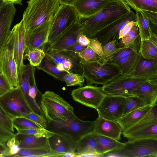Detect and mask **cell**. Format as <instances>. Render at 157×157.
Returning a JSON list of instances; mask_svg holds the SVG:
<instances>
[{
	"instance_id": "16",
	"label": "cell",
	"mask_w": 157,
	"mask_h": 157,
	"mask_svg": "<svg viewBox=\"0 0 157 157\" xmlns=\"http://www.w3.org/2000/svg\"><path fill=\"white\" fill-rule=\"evenodd\" d=\"M54 16L45 21L30 34L25 36L26 47L24 53L36 49L44 51V49L48 44V36Z\"/></svg>"
},
{
	"instance_id": "23",
	"label": "cell",
	"mask_w": 157,
	"mask_h": 157,
	"mask_svg": "<svg viewBox=\"0 0 157 157\" xmlns=\"http://www.w3.org/2000/svg\"><path fill=\"white\" fill-rule=\"evenodd\" d=\"M129 75L133 77L147 78L157 76V60L147 59L140 55L136 66Z\"/></svg>"
},
{
	"instance_id": "42",
	"label": "cell",
	"mask_w": 157,
	"mask_h": 157,
	"mask_svg": "<svg viewBox=\"0 0 157 157\" xmlns=\"http://www.w3.org/2000/svg\"><path fill=\"white\" fill-rule=\"evenodd\" d=\"M139 32L136 22L128 32L122 38L119 40L117 43L120 48L122 46L128 45L133 42L139 35Z\"/></svg>"
},
{
	"instance_id": "18",
	"label": "cell",
	"mask_w": 157,
	"mask_h": 157,
	"mask_svg": "<svg viewBox=\"0 0 157 157\" xmlns=\"http://www.w3.org/2000/svg\"><path fill=\"white\" fill-rule=\"evenodd\" d=\"M51 152L59 157V154L69 153L77 155L76 142L68 136L61 133L54 132L48 138Z\"/></svg>"
},
{
	"instance_id": "21",
	"label": "cell",
	"mask_w": 157,
	"mask_h": 157,
	"mask_svg": "<svg viewBox=\"0 0 157 157\" xmlns=\"http://www.w3.org/2000/svg\"><path fill=\"white\" fill-rule=\"evenodd\" d=\"M110 0H77L72 5L79 16L88 17L101 10Z\"/></svg>"
},
{
	"instance_id": "50",
	"label": "cell",
	"mask_w": 157,
	"mask_h": 157,
	"mask_svg": "<svg viewBox=\"0 0 157 157\" xmlns=\"http://www.w3.org/2000/svg\"><path fill=\"white\" fill-rule=\"evenodd\" d=\"M14 89L2 74L0 75V96Z\"/></svg>"
},
{
	"instance_id": "51",
	"label": "cell",
	"mask_w": 157,
	"mask_h": 157,
	"mask_svg": "<svg viewBox=\"0 0 157 157\" xmlns=\"http://www.w3.org/2000/svg\"><path fill=\"white\" fill-rule=\"evenodd\" d=\"M88 46L101 56L102 54V46L101 43L96 38H89Z\"/></svg>"
},
{
	"instance_id": "1",
	"label": "cell",
	"mask_w": 157,
	"mask_h": 157,
	"mask_svg": "<svg viewBox=\"0 0 157 157\" xmlns=\"http://www.w3.org/2000/svg\"><path fill=\"white\" fill-rule=\"evenodd\" d=\"M124 0H110L100 11L88 17L79 16L77 23L82 33L94 38L101 30L131 11Z\"/></svg>"
},
{
	"instance_id": "40",
	"label": "cell",
	"mask_w": 157,
	"mask_h": 157,
	"mask_svg": "<svg viewBox=\"0 0 157 157\" xmlns=\"http://www.w3.org/2000/svg\"><path fill=\"white\" fill-rule=\"evenodd\" d=\"M85 81L83 75L71 73H67L64 76L63 81L65 82L67 86H83Z\"/></svg>"
},
{
	"instance_id": "10",
	"label": "cell",
	"mask_w": 157,
	"mask_h": 157,
	"mask_svg": "<svg viewBox=\"0 0 157 157\" xmlns=\"http://www.w3.org/2000/svg\"><path fill=\"white\" fill-rule=\"evenodd\" d=\"M14 38L13 28L0 54V75L5 76L13 88L19 87L17 66L13 55Z\"/></svg>"
},
{
	"instance_id": "60",
	"label": "cell",
	"mask_w": 157,
	"mask_h": 157,
	"mask_svg": "<svg viewBox=\"0 0 157 157\" xmlns=\"http://www.w3.org/2000/svg\"><path fill=\"white\" fill-rule=\"evenodd\" d=\"M14 136L10 139L6 143L7 146L9 148L15 144L16 140Z\"/></svg>"
},
{
	"instance_id": "28",
	"label": "cell",
	"mask_w": 157,
	"mask_h": 157,
	"mask_svg": "<svg viewBox=\"0 0 157 157\" xmlns=\"http://www.w3.org/2000/svg\"><path fill=\"white\" fill-rule=\"evenodd\" d=\"M96 147L95 139L92 135L88 133L76 142V157L82 155L97 153Z\"/></svg>"
},
{
	"instance_id": "14",
	"label": "cell",
	"mask_w": 157,
	"mask_h": 157,
	"mask_svg": "<svg viewBox=\"0 0 157 157\" xmlns=\"http://www.w3.org/2000/svg\"><path fill=\"white\" fill-rule=\"evenodd\" d=\"M131 21L136 22V14L132 11L101 30L94 38H96L102 46L113 40L116 41L117 44L119 40L120 31Z\"/></svg>"
},
{
	"instance_id": "9",
	"label": "cell",
	"mask_w": 157,
	"mask_h": 157,
	"mask_svg": "<svg viewBox=\"0 0 157 157\" xmlns=\"http://www.w3.org/2000/svg\"><path fill=\"white\" fill-rule=\"evenodd\" d=\"M45 52L46 55L52 59L59 70L83 75V59L79 53L48 48Z\"/></svg>"
},
{
	"instance_id": "24",
	"label": "cell",
	"mask_w": 157,
	"mask_h": 157,
	"mask_svg": "<svg viewBox=\"0 0 157 157\" xmlns=\"http://www.w3.org/2000/svg\"><path fill=\"white\" fill-rule=\"evenodd\" d=\"M82 33L77 22L65 32L56 42L49 45L48 48L64 50L76 43L77 37Z\"/></svg>"
},
{
	"instance_id": "34",
	"label": "cell",
	"mask_w": 157,
	"mask_h": 157,
	"mask_svg": "<svg viewBox=\"0 0 157 157\" xmlns=\"http://www.w3.org/2000/svg\"><path fill=\"white\" fill-rule=\"evenodd\" d=\"M135 11L143 10L157 12V0H124Z\"/></svg>"
},
{
	"instance_id": "39",
	"label": "cell",
	"mask_w": 157,
	"mask_h": 157,
	"mask_svg": "<svg viewBox=\"0 0 157 157\" xmlns=\"http://www.w3.org/2000/svg\"><path fill=\"white\" fill-rule=\"evenodd\" d=\"M125 99L126 103L123 116L132 111L147 105L144 101L135 96L126 97Z\"/></svg>"
},
{
	"instance_id": "26",
	"label": "cell",
	"mask_w": 157,
	"mask_h": 157,
	"mask_svg": "<svg viewBox=\"0 0 157 157\" xmlns=\"http://www.w3.org/2000/svg\"><path fill=\"white\" fill-rule=\"evenodd\" d=\"M95 139L97 144L96 152L99 154L105 153L121 147L124 143L111 138L90 132Z\"/></svg>"
},
{
	"instance_id": "4",
	"label": "cell",
	"mask_w": 157,
	"mask_h": 157,
	"mask_svg": "<svg viewBox=\"0 0 157 157\" xmlns=\"http://www.w3.org/2000/svg\"><path fill=\"white\" fill-rule=\"evenodd\" d=\"M82 66L83 75L87 85H103L121 74L118 66L110 60L103 63L99 61L88 62L83 59Z\"/></svg>"
},
{
	"instance_id": "57",
	"label": "cell",
	"mask_w": 157,
	"mask_h": 157,
	"mask_svg": "<svg viewBox=\"0 0 157 157\" xmlns=\"http://www.w3.org/2000/svg\"><path fill=\"white\" fill-rule=\"evenodd\" d=\"M147 40L157 47V34L152 33L151 36Z\"/></svg>"
},
{
	"instance_id": "41",
	"label": "cell",
	"mask_w": 157,
	"mask_h": 157,
	"mask_svg": "<svg viewBox=\"0 0 157 157\" xmlns=\"http://www.w3.org/2000/svg\"><path fill=\"white\" fill-rule=\"evenodd\" d=\"M16 134H24L33 135L37 137L48 138L53 135L54 132L44 128H29L25 129H17Z\"/></svg>"
},
{
	"instance_id": "17",
	"label": "cell",
	"mask_w": 157,
	"mask_h": 157,
	"mask_svg": "<svg viewBox=\"0 0 157 157\" xmlns=\"http://www.w3.org/2000/svg\"><path fill=\"white\" fill-rule=\"evenodd\" d=\"M16 10L14 4L5 1L0 8V54L6 43Z\"/></svg>"
},
{
	"instance_id": "49",
	"label": "cell",
	"mask_w": 157,
	"mask_h": 157,
	"mask_svg": "<svg viewBox=\"0 0 157 157\" xmlns=\"http://www.w3.org/2000/svg\"><path fill=\"white\" fill-rule=\"evenodd\" d=\"M14 132L0 124V141L6 144L9 140L15 136Z\"/></svg>"
},
{
	"instance_id": "61",
	"label": "cell",
	"mask_w": 157,
	"mask_h": 157,
	"mask_svg": "<svg viewBox=\"0 0 157 157\" xmlns=\"http://www.w3.org/2000/svg\"><path fill=\"white\" fill-rule=\"evenodd\" d=\"M59 157H76L77 155L71 153H66L59 154Z\"/></svg>"
},
{
	"instance_id": "29",
	"label": "cell",
	"mask_w": 157,
	"mask_h": 157,
	"mask_svg": "<svg viewBox=\"0 0 157 157\" xmlns=\"http://www.w3.org/2000/svg\"><path fill=\"white\" fill-rule=\"evenodd\" d=\"M122 134L128 141L148 138L157 139V123L129 133H122Z\"/></svg>"
},
{
	"instance_id": "63",
	"label": "cell",
	"mask_w": 157,
	"mask_h": 157,
	"mask_svg": "<svg viewBox=\"0 0 157 157\" xmlns=\"http://www.w3.org/2000/svg\"><path fill=\"white\" fill-rule=\"evenodd\" d=\"M5 1L4 0H0V8L3 5Z\"/></svg>"
},
{
	"instance_id": "22",
	"label": "cell",
	"mask_w": 157,
	"mask_h": 157,
	"mask_svg": "<svg viewBox=\"0 0 157 157\" xmlns=\"http://www.w3.org/2000/svg\"><path fill=\"white\" fill-rule=\"evenodd\" d=\"M32 69L33 66L29 63L24 65L21 81L19 83V87L33 111L38 114L42 115L39 105L37 103H36L29 95Z\"/></svg>"
},
{
	"instance_id": "37",
	"label": "cell",
	"mask_w": 157,
	"mask_h": 157,
	"mask_svg": "<svg viewBox=\"0 0 157 157\" xmlns=\"http://www.w3.org/2000/svg\"><path fill=\"white\" fill-rule=\"evenodd\" d=\"M140 53L144 58L157 60V47L148 40L141 41Z\"/></svg>"
},
{
	"instance_id": "59",
	"label": "cell",
	"mask_w": 157,
	"mask_h": 157,
	"mask_svg": "<svg viewBox=\"0 0 157 157\" xmlns=\"http://www.w3.org/2000/svg\"><path fill=\"white\" fill-rule=\"evenodd\" d=\"M60 5L65 4L72 5L77 0H58Z\"/></svg>"
},
{
	"instance_id": "53",
	"label": "cell",
	"mask_w": 157,
	"mask_h": 157,
	"mask_svg": "<svg viewBox=\"0 0 157 157\" xmlns=\"http://www.w3.org/2000/svg\"><path fill=\"white\" fill-rule=\"evenodd\" d=\"M77 43L83 46H88L90 40L89 38L83 34H81L77 36L76 38Z\"/></svg>"
},
{
	"instance_id": "44",
	"label": "cell",
	"mask_w": 157,
	"mask_h": 157,
	"mask_svg": "<svg viewBox=\"0 0 157 157\" xmlns=\"http://www.w3.org/2000/svg\"><path fill=\"white\" fill-rule=\"evenodd\" d=\"M140 11L148 20L152 33L157 34V12L145 10Z\"/></svg>"
},
{
	"instance_id": "27",
	"label": "cell",
	"mask_w": 157,
	"mask_h": 157,
	"mask_svg": "<svg viewBox=\"0 0 157 157\" xmlns=\"http://www.w3.org/2000/svg\"><path fill=\"white\" fill-rule=\"evenodd\" d=\"M153 106L146 105L123 116L118 122L121 127L122 132L126 131L138 122Z\"/></svg>"
},
{
	"instance_id": "62",
	"label": "cell",
	"mask_w": 157,
	"mask_h": 157,
	"mask_svg": "<svg viewBox=\"0 0 157 157\" xmlns=\"http://www.w3.org/2000/svg\"><path fill=\"white\" fill-rule=\"evenodd\" d=\"M5 1L11 2L13 4L22 5V1L23 0H4Z\"/></svg>"
},
{
	"instance_id": "55",
	"label": "cell",
	"mask_w": 157,
	"mask_h": 157,
	"mask_svg": "<svg viewBox=\"0 0 157 157\" xmlns=\"http://www.w3.org/2000/svg\"><path fill=\"white\" fill-rule=\"evenodd\" d=\"M20 149L19 145L15 144L10 147L8 153L4 157H11L12 155L18 153Z\"/></svg>"
},
{
	"instance_id": "46",
	"label": "cell",
	"mask_w": 157,
	"mask_h": 157,
	"mask_svg": "<svg viewBox=\"0 0 157 157\" xmlns=\"http://www.w3.org/2000/svg\"><path fill=\"white\" fill-rule=\"evenodd\" d=\"M13 120L0 107V124L14 132Z\"/></svg>"
},
{
	"instance_id": "58",
	"label": "cell",
	"mask_w": 157,
	"mask_h": 157,
	"mask_svg": "<svg viewBox=\"0 0 157 157\" xmlns=\"http://www.w3.org/2000/svg\"><path fill=\"white\" fill-rule=\"evenodd\" d=\"M104 154L98 153L87 154L79 155L78 157H104Z\"/></svg>"
},
{
	"instance_id": "45",
	"label": "cell",
	"mask_w": 157,
	"mask_h": 157,
	"mask_svg": "<svg viewBox=\"0 0 157 157\" xmlns=\"http://www.w3.org/2000/svg\"><path fill=\"white\" fill-rule=\"evenodd\" d=\"M79 54L83 59L86 62L101 61L100 56L88 46L83 51L79 53Z\"/></svg>"
},
{
	"instance_id": "12",
	"label": "cell",
	"mask_w": 157,
	"mask_h": 157,
	"mask_svg": "<svg viewBox=\"0 0 157 157\" xmlns=\"http://www.w3.org/2000/svg\"><path fill=\"white\" fill-rule=\"evenodd\" d=\"M125 97L105 94L97 109L98 116L118 122L122 117Z\"/></svg>"
},
{
	"instance_id": "7",
	"label": "cell",
	"mask_w": 157,
	"mask_h": 157,
	"mask_svg": "<svg viewBox=\"0 0 157 157\" xmlns=\"http://www.w3.org/2000/svg\"><path fill=\"white\" fill-rule=\"evenodd\" d=\"M94 124V121H84L76 116L73 119L67 121L47 122L46 129L63 134L76 142L93 130Z\"/></svg>"
},
{
	"instance_id": "35",
	"label": "cell",
	"mask_w": 157,
	"mask_h": 157,
	"mask_svg": "<svg viewBox=\"0 0 157 157\" xmlns=\"http://www.w3.org/2000/svg\"><path fill=\"white\" fill-rule=\"evenodd\" d=\"M136 22L141 40H147L152 33L151 30L149 22L140 11H136Z\"/></svg>"
},
{
	"instance_id": "30",
	"label": "cell",
	"mask_w": 157,
	"mask_h": 157,
	"mask_svg": "<svg viewBox=\"0 0 157 157\" xmlns=\"http://www.w3.org/2000/svg\"><path fill=\"white\" fill-rule=\"evenodd\" d=\"M140 56V53L134 52L121 58L114 63L118 67L121 74L129 75L135 68Z\"/></svg>"
},
{
	"instance_id": "25",
	"label": "cell",
	"mask_w": 157,
	"mask_h": 157,
	"mask_svg": "<svg viewBox=\"0 0 157 157\" xmlns=\"http://www.w3.org/2000/svg\"><path fill=\"white\" fill-rule=\"evenodd\" d=\"M14 137L15 144L19 145L20 149H29L49 146L48 138L46 137L16 134Z\"/></svg>"
},
{
	"instance_id": "38",
	"label": "cell",
	"mask_w": 157,
	"mask_h": 157,
	"mask_svg": "<svg viewBox=\"0 0 157 157\" xmlns=\"http://www.w3.org/2000/svg\"><path fill=\"white\" fill-rule=\"evenodd\" d=\"M46 56L45 52L38 49H34L24 53L23 59H28L29 63L34 67L38 66Z\"/></svg>"
},
{
	"instance_id": "6",
	"label": "cell",
	"mask_w": 157,
	"mask_h": 157,
	"mask_svg": "<svg viewBox=\"0 0 157 157\" xmlns=\"http://www.w3.org/2000/svg\"><path fill=\"white\" fill-rule=\"evenodd\" d=\"M157 157V139L128 141L121 147L105 154L104 157Z\"/></svg>"
},
{
	"instance_id": "43",
	"label": "cell",
	"mask_w": 157,
	"mask_h": 157,
	"mask_svg": "<svg viewBox=\"0 0 157 157\" xmlns=\"http://www.w3.org/2000/svg\"><path fill=\"white\" fill-rule=\"evenodd\" d=\"M13 125L16 130L42 128L31 120L23 117L15 118L13 120Z\"/></svg>"
},
{
	"instance_id": "52",
	"label": "cell",
	"mask_w": 157,
	"mask_h": 157,
	"mask_svg": "<svg viewBox=\"0 0 157 157\" xmlns=\"http://www.w3.org/2000/svg\"><path fill=\"white\" fill-rule=\"evenodd\" d=\"M136 22L134 21H131L128 23L125 26L123 29L121 30L119 32L118 40L122 38L130 30Z\"/></svg>"
},
{
	"instance_id": "54",
	"label": "cell",
	"mask_w": 157,
	"mask_h": 157,
	"mask_svg": "<svg viewBox=\"0 0 157 157\" xmlns=\"http://www.w3.org/2000/svg\"><path fill=\"white\" fill-rule=\"evenodd\" d=\"M87 46L82 45L78 43L69 47L64 50L72 51L79 53L83 51Z\"/></svg>"
},
{
	"instance_id": "2",
	"label": "cell",
	"mask_w": 157,
	"mask_h": 157,
	"mask_svg": "<svg viewBox=\"0 0 157 157\" xmlns=\"http://www.w3.org/2000/svg\"><path fill=\"white\" fill-rule=\"evenodd\" d=\"M27 3L22 18L25 36L54 16L60 5L58 0H30Z\"/></svg>"
},
{
	"instance_id": "13",
	"label": "cell",
	"mask_w": 157,
	"mask_h": 157,
	"mask_svg": "<svg viewBox=\"0 0 157 157\" xmlns=\"http://www.w3.org/2000/svg\"><path fill=\"white\" fill-rule=\"evenodd\" d=\"M106 94L101 87L87 85L73 90L71 95L73 100L87 107L97 109Z\"/></svg>"
},
{
	"instance_id": "20",
	"label": "cell",
	"mask_w": 157,
	"mask_h": 157,
	"mask_svg": "<svg viewBox=\"0 0 157 157\" xmlns=\"http://www.w3.org/2000/svg\"><path fill=\"white\" fill-rule=\"evenodd\" d=\"M132 95L142 99L147 105L157 103V76L149 79L138 86L131 92Z\"/></svg>"
},
{
	"instance_id": "19",
	"label": "cell",
	"mask_w": 157,
	"mask_h": 157,
	"mask_svg": "<svg viewBox=\"0 0 157 157\" xmlns=\"http://www.w3.org/2000/svg\"><path fill=\"white\" fill-rule=\"evenodd\" d=\"M94 121L93 128L90 132L117 140L121 139L122 130L118 122L105 119L99 116Z\"/></svg>"
},
{
	"instance_id": "32",
	"label": "cell",
	"mask_w": 157,
	"mask_h": 157,
	"mask_svg": "<svg viewBox=\"0 0 157 157\" xmlns=\"http://www.w3.org/2000/svg\"><path fill=\"white\" fill-rule=\"evenodd\" d=\"M36 68L43 71L55 78L63 81L64 76L67 72L59 70L52 59L46 55L40 65Z\"/></svg>"
},
{
	"instance_id": "36",
	"label": "cell",
	"mask_w": 157,
	"mask_h": 157,
	"mask_svg": "<svg viewBox=\"0 0 157 157\" xmlns=\"http://www.w3.org/2000/svg\"><path fill=\"white\" fill-rule=\"evenodd\" d=\"M121 49L118 47L115 40L109 42L102 46V54L100 62L106 63L111 59L115 54Z\"/></svg>"
},
{
	"instance_id": "31",
	"label": "cell",
	"mask_w": 157,
	"mask_h": 157,
	"mask_svg": "<svg viewBox=\"0 0 157 157\" xmlns=\"http://www.w3.org/2000/svg\"><path fill=\"white\" fill-rule=\"evenodd\" d=\"M157 123V103L153 105L150 110L137 123L122 133H128L155 123Z\"/></svg>"
},
{
	"instance_id": "5",
	"label": "cell",
	"mask_w": 157,
	"mask_h": 157,
	"mask_svg": "<svg viewBox=\"0 0 157 157\" xmlns=\"http://www.w3.org/2000/svg\"><path fill=\"white\" fill-rule=\"evenodd\" d=\"M79 16L72 5H60L54 16L47 44L56 42L68 30L77 23Z\"/></svg>"
},
{
	"instance_id": "3",
	"label": "cell",
	"mask_w": 157,
	"mask_h": 157,
	"mask_svg": "<svg viewBox=\"0 0 157 157\" xmlns=\"http://www.w3.org/2000/svg\"><path fill=\"white\" fill-rule=\"evenodd\" d=\"M40 107L48 123L67 121L76 115L73 107L59 95L49 90L42 94Z\"/></svg>"
},
{
	"instance_id": "48",
	"label": "cell",
	"mask_w": 157,
	"mask_h": 157,
	"mask_svg": "<svg viewBox=\"0 0 157 157\" xmlns=\"http://www.w3.org/2000/svg\"><path fill=\"white\" fill-rule=\"evenodd\" d=\"M134 52L140 53V52H137L132 48L129 47L124 48L117 52L113 57L110 60L112 62L114 63L121 58Z\"/></svg>"
},
{
	"instance_id": "56",
	"label": "cell",
	"mask_w": 157,
	"mask_h": 157,
	"mask_svg": "<svg viewBox=\"0 0 157 157\" xmlns=\"http://www.w3.org/2000/svg\"><path fill=\"white\" fill-rule=\"evenodd\" d=\"M10 148L6 145V144L0 141V157H2L8 154Z\"/></svg>"
},
{
	"instance_id": "15",
	"label": "cell",
	"mask_w": 157,
	"mask_h": 157,
	"mask_svg": "<svg viewBox=\"0 0 157 157\" xmlns=\"http://www.w3.org/2000/svg\"><path fill=\"white\" fill-rule=\"evenodd\" d=\"M14 38L13 48V57L16 63L19 83L21 81L24 64L23 57L26 49L25 30L22 19L14 26Z\"/></svg>"
},
{
	"instance_id": "47",
	"label": "cell",
	"mask_w": 157,
	"mask_h": 157,
	"mask_svg": "<svg viewBox=\"0 0 157 157\" xmlns=\"http://www.w3.org/2000/svg\"><path fill=\"white\" fill-rule=\"evenodd\" d=\"M23 117L31 120L41 128L46 129L47 122L43 115L32 112Z\"/></svg>"
},
{
	"instance_id": "8",
	"label": "cell",
	"mask_w": 157,
	"mask_h": 157,
	"mask_svg": "<svg viewBox=\"0 0 157 157\" xmlns=\"http://www.w3.org/2000/svg\"><path fill=\"white\" fill-rule=\"evenodd\" d=\"M0 107L13 120L33 112L19 87L0 96Z\"/></svg>"
},
{
	"instance_id": "33",
	"label": "cell",
	"mask_w": 157,
	"mask_h": 157,
	"mask_svg": "<svg viewBox=\"0 0 157 157\" xmlns=\"http://www.w3.org/2000/svg\"><path fill=\"white\" fill-rule=\"evenodd\" d=\"M49 146L29 148L21 149L18 152L11 157H55Z\"/></svg>"
},
{
	"instance_id": "11",
	"label": "cell",
	"mask_w": 157,
	"mask_h": 157,
	"mask_svg": "<svg viewBox=\"0 0 157 157\" xmlns=\"http://www.w3.org/2000/svg\"><path fill=\"white\" fill-rule=\"evenodd\" d=\"M151 78L121 74L103 85L102 90L106 94L126 97L132 96V91Z\"/></svg>"
}]
</instances>
